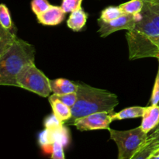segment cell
I'll list each match as a JSON object with an SVG mask.
<instances>
[{
    "label": "cell",
    "mask_w": 159,
    "mask_h": 159,
    "mask_svg": "<svg viewBox=\"0 0 159 159\" xmlns=\"http://www.w3.org/2000/svg\"><path fill=\"white\" fill-rule=\"evenodd\" d=\"M130 60L157 57L159 54V2L144 0L134 27L126 34Z\"/></svg>",
    "instance_id": "6da1fadb"
},
{
    "label": "cell",
    "mask_w": 159,
    "mask_h": 159,
    "mask_svg": "<svg viewBox=\"0 0 159 159\" xmlns=\"http://www.w3.org/2000/svg\"><path fill=\"white\" fill-rule=\"evenodd\" d=\"M77 101L71 110V117L65 124L72 125L79 118L100 112L113 113L119 104L117 96L105 89L77 83Z\"/></svg>",
    "instance_id": "7a4b0ae2"
},
{
    "label": "cell",
    "mask_w": 159,
    "mask_h": 159,
    "mask_svg": "<svg viewBox=\"0 0 159 159\" xmlns=\"http://www.w3.org/2000/svg\"><path fill=\"white\" fill-rule=\"evenodd\" d=\"M32 63H35V48L17 37L10 49L0 57V85L18 87L19 73Z\"/></svg>",
    "instance_id": "3957f363"
},
{
    "label": "cell",
    "mask_w": 159,
    "mask_h": 159,
    "mask_svg": "<svg viewBox=\"0 0 159 159\" xmlns=\"http://www.w3.org/2000/svg\"><path fill=\"white\" fill-rule=\"evenodd\" d=\"M110 139L118 148L117 159H129L136 154L147 142L148 134L140 127L127 130H116L109 128Z\"/></svg>",
    "instance_id": "277c9868"
},
{
    "label": "cell",
    "mask_w": 159,
    "mask_h": 159,
    "mask_svg": "<svg viewBox=\"0 0 159 159\" xmlns=\"http://www.w3.org/2000/svg\"><path fill=\"white\" fill-rule=\"evenodd\" d=\"M18 87L35 93L42 97H49L51 93L50 79L43 71L36 67L35 63L30 64L22 69L17 76Z\"/></svg>",
    "instance_id": "5b68a950"
},
{
    "label": "cell",
    "mask_w": 159,
    "mask_h": 159,
    "mask_svg": "<svg viewBox=\"0 0 159 159\" xmlns=\"http://www.w3.org/2000/svg\"><path fill=\"white\" fill-rule=\"evenodd\" d=\"M111 115L112 113L106 112L93 113L76 120L72 126H75L80 131L109 130L110 125L113 122Z\"/></svg>",
    "instance_id": "8992f818"
},
{
    "label": "cell",
    "mask_w": 159,
    "mask_h": 159,
    "mask_svg": "<svg viewBox=\"0 0 159 159\" xmlns=\"http://www.w3.org/2000/svg\"><path fill=\"white\" fill-rule=\"evenodd\" d=\"M139 16L140 13L137 15L124 14L110 22H104L100 19H98V33L101 37H107L113 33L121 30H127L129 31L134 27L137 21L139 20Z\"/></svg>",
    "instance_id": "52a82bcc"
},
{
    "label": "cell",
    "mask_w": 159,
    "mask_h": 159,
    "mask_svg": "<svg viewBox=\"0 0 159 159\" xmlns=\"http://www.w3.org/2000/svg\"><path fill=\"white\" fill-rule=\"evenodd\" d=\"M39 144L43 150L51 152L53 144L56 141H61L64 145H67L69 141V134L64 126L56 129H46L39 135Z\"/></svg>",
    "instance_id": "ba28073f"
},
{
    "label": "cell",
    "mask_w": 159,
    "mask_h": 159,
    "mask_svg": "<svg viewBox=\"0 0 159 159\" xmlns=\"http://www.w3.org/2000/svg\"><path fill=\"white\" fill-rule=\"evenodd\" d=\"M65 14L61 6L51 5L43 13L37 16V19L39 23L45 26H57L65 20Z\"/></svg>",
    "instance_id": "9c48e42d"
},
{
    "label": "cell",
    "mask_w": 159,
    "mask_h": 159,
    "mask_svg": "<svg viewBox=\"0 0 159 159\" xmlns=\"http://www.w3.org/2000/svg\"><path fill=\"white\" fill-rule=\"evenodd\" d=\"M159 124V105H150L144 108L142 121L140 126L142 130L148 134Z\"/></svg>",
    "instance_id": "30bf717a"
},
{
    "label": "cell",
    "mask_w": 159,
    "mask_h": 159,
    "mask_svg": "<svg viewBox=\"0 0 159 159\" xmlns=\"http://www.w3.org/2000/svg\"><path fill=\"white\" fill-rule=\"evenodd\" d=\"M53 110V114L61 124H65L71 117V110L58 99L57 95L53 94L48 98Z\"/></svg>",
    "instance_id": "8fae6325"
},
{
    "label": "cell",
    "mask_w": 159,
    "mask_h": 159,
    "mask_svg": "<svg viewBox=\"0 0 159 159\" xmlns=\"http://www.w3.org/2000/svg\"><path fill=\"white\" fill-rule=\"evenodd\" d=\"M50 85H51V93L57 96L76 93L78 89L77 83L62 78L50 79Z\"/></svg>",
    "instance_id": "7c38bea8"
},
{
    "label": "cell",
    "mask_w": 159,
    "mask_h": 159,
    "mask_svg": "<svg viewBox=\"0 0 159 159\" xmlns=\"http://www.w3.org/2000/svg\"><path fill=\"white\" fill-rule=\"evenodd\" d=\"M87 19L88 14L83 10L82 8H80L78 10L71 12V15L67 21V26L73 31L78 32L85 26Z\"/></svg>",
    "instance_id": "4fadbf2b"
},
{
    "label": "cell",
    "mask_w": 159,
    "mask_h": 159,
    "mask_svg": "<svg viewBox=\"0 0 159 159\" xmlns=\"http://www.w3.org/2000/svg\"><path fill=\"white\" fill-rule=\"evenodd\" d=\"M17 36L11 30H7L0 25V57L6 54L16 40Z\"/></svg>",
    "instance_id": "5bb4252c"
},
{
    "label": "cell",
    "mask_w": 159,
    "mask_h": 159,
    "mask_svg": "<svg viewBox=\"0 0 159 159\" xmlns=\"http://www.w3.org/2000/svg\"><path fill=\"white\" fill-rule=\"evenodd\" d=\"M144 108L143 107H131L124 109L116 113H112V119L114 120H121L125 119H134V118L142 117L144 114Z\"/></svg>",
    "instance_id": "9a60e30c"
},
{
    "label": "cell",
    "mask_w": 159,
    "mask_h": 159,
    "mask_svg": "<svg viewBox=\"0 0 159 159\" xmlns=\"http://www.w3.org/2000/svg\"><path fill=\"white\" fill-rule=\"evenodd\" d=\"M124 14L137 15L139 14L144 7V0H130L119 6Z\"/></svg>",
    "instance_id": "2e32d148"
},
{
    "label": "cell",
    "mask_w": 159,
    "mask_h": 159,
    "mask_svg": "<svg viewBox=\"0 0 159 159\" xmlns=\"http://www.w3.org/2000/svg\"><path fill=\"white\" fill-rule=\"evenodd\" d=\"M123 15L124 13L119 6H109L102 11L99 19L104 22H110Z\"/></svg>",
    "instance_id": "e0dca14e"
},
{
    "label": "cell",
    "mask_w": 159,
    "mask_h": 159,
    "mask_svg": "<svg viewBox=\"0 0 159 159\" xmlns=\"http://www.w3.org/2000/svg\"><path fill=\"white\" fill-rule=\"evenodd\" d=\"M0 25L7 30L12 29V21L9 9L5 4H0Z\"/></svg>",
    "instance_id": "ac0fdd59"
},
{
    "label": "cell",
    "mask_w": 159,
    "mask_h": 159,
    "mask_svg": "<svg viewBox=\"0 0 159 159\" xmlns=\"http://www.w3.org/2000/svg\"><path fill=\"white\" fill-rule=\"evenodd\" d=\"M51 5L48 0H32L31 9L36 16H39L48 10Z\"/></svg>",
    "instance_id": "d6986e66"
},
{
    "label": "cell",
    "mask_w": 159,
    "mask_h": 159,
    "mask_svg": "<svg viewBox=\"0 0 159 159\" xmlns=\"http://www.w3.org/2000/svg\"><path fill=\"white\" fill-rule=\"evenodd\" d=\"M82 0H62L61 8L65 13L67 12H72L78 10L81 7Z\"/></svg>",
    "instance_id": "ffe728a7"
},
{
    "label": "cell",
    "mask_w": 159,
    "mask_h": 159,
    "mask_svg": "<svg viewBox=\"0 0 159 159\" xmlns=\"http://www.w3.org/2000/svg\"><path fill=\"white\" fill-rule=\"evenodd\" d=\"M65 145L61 141H56L51 148V159H65L64 152Z\"/></svg>",
    "instance_id": "44dd1931"
},
{
    "label": "cell",
    "mask_w": 159,
    "mask_h": 159,
    "mask_svg": "<svg viewBox=\"0 0 159 159\" xmlns=\"http://www.w3.org/2000/svg\"><path fill=\"white\" fill-rule=\"evenodd\" d=\"M155 148L151 147L149 144H145L136 154L129 159H148Z\"/></svg>",
    "instance_id": "7402d4cb"
},
{
    "label": "cell",
    "mask_w": 159,
    "mask_h": 159,
    "mask_svg": "<svg viewBox=\"0 0 159 159\" xmlns=\"http://www.w3.org/2000/svg\"><path fill=\"white\" fill-rule=\"evenodd\" d=\"M151 105H158L159 104V59H158V70L155 78V84L152 89V96L150 99Z\"/></svg>",
    "instance_id": "603a6c76"
},
{
    "label": "cell",
    "mask_w": 159,
    "mask_h": 159,
    "mask_svg": "<svg viewBox=\"0 0 159 159\" xmlns=\"http://www.w3.org/2000/svg\"><path fill=\"white\" fill-rule=\"evenodd\" d=\"M58 99L61 101L62 102L65 104L66 106H68L70 108H72L74 107L75 104L76 103V101H77V93H68V94L65 95H60V96H57Z\"/></svg>",
    "instance_id": "cb8c5ba5"
},
{
    "label": "cell",
    "mask_w": 159,
    "mask_h": 159,
    "mask_svg": "<svg viewBox=\"0 0 159 159\" xmlns=\"http://www.w3.org/2000/svg\"><path fill=\"white\" fill-rule=\"evenodd\" d=\"M146 144H149L151 147L156 149L159 147V130L156 132H153L151 135H148Z\"/></svg>",
    "instance_id": "d4e9b609"
},
{
    "label": "cell",
    "mask_w": 159,
    "mask_h": 159,
    "mask_svg": "<svg viewBox=\"0 0 159 159\" xmlns=\"http://www.w3.org/2000/svg\"><path fill=\"white\" fill-rule=\"evenodd\" d=\"M148 159H159V147L157 148L152 154L151 155V156L149 157Z\"/></svg>",
    "instance_id": "484cf974"
},
{
    "label": "cell",
    "mask_w": 159,
    "mask_h": 159,
    "mask_svg": "<svg viewBox=\"0 0 159 159\" xmlns=\"http://www.w3.org/2000/svg\"><path fill=\"white\" fill-rule=\"evenodd\" d=\"M158 105H159V104H158ZM158 130H159V124H158V127H156V128H155V130H154V132H156V131H158Z\"/></svg>",
    "instance_id": "4316f807"
},
{
    "label": "cell",
    "mask_w": 159,
    "mask_h": 159,
    "mask_svg": "<svg viewBox=\"0 0 159 159\" xmlns=\"http://www.w3.org/2000/svg\"><path fill=\"white\" fill-rule=\"evenodd\" d=\"M155 1H157V2H159V0H155Z\"/></svg>",
    "instance_id": "83f0119b"
},
{
    "label": "cell",
    "mask_w": 159,
    "mask_h": 159,
    "mask_svg": "<svg viewBox=\"0 0 159 159\" xmlns=\"http://www.w3.org/2000/svg\"><path fill=\"white\" fill-rule=\"evenodd\" d=\"M158 59H159V54H158Z\"/></svg>",
    "instance_id": "f1b7e54d"
}]
</instances>
